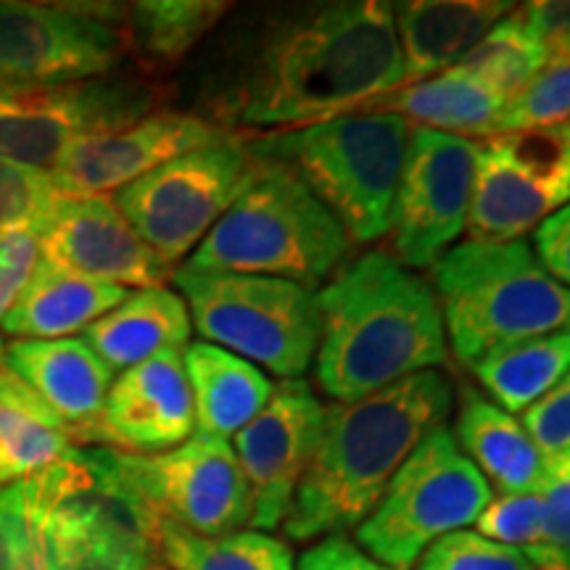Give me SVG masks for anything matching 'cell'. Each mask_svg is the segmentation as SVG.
Returning <instances> with one entry per match:
<instances>
[{
    "label": "cell",
    "mask_w": 570,
    "mask_h": 570,
    "mask_svg": "<svg viewBox=\"0 0 570 570\" xmlns=\"http://www.w3.org/2000/svg\"><path fill=\"white\" fill-rule=\"evenodd\" d=\"M399 85L391 3H273L227 30L206 77L204 109L209 122L254 138L344 117Z\"/></svg>",
    "instance_id": "1"
},
{
    "label": "cell",
    "mask_w": 570,
    "mask_h": 570,
    "mask_svg": "<svg viewBox=\"0 0 570 570\" xmlns=\"http://www.w3.org/2000/svg\"><path fill=\"white\" fill-rule=\"evenodd\" d=\"M315 298V381L336 404L360 402L449 362L436 294L386 252H367L338 267Z\"/></svg>",
    "instance_id": "2"
},
{
    "label": "cell",
    "mask_w": 570,
    "mask_h": 570,
    "mask_svg": "<svg viewBox=\"0 0 570 570\" xmlns=\"http://www.w3.org/2000/svg\"><path fill=\"white\" fill-rule=\"evenodd\" d=\"M454 389L423 370L352 404L325 407L323 431L283 529L294 541L336 537L365 520L428 433L446 425Z\"/></svg>",
    "instance_id": "3"
},
{
    "label": "cell",
    "mask_w": 570,
    "mask_h": 570,
    "mask_svg": "<svg viewBox=\"0 0 570 570\" xmlns=\"http://www.w3.org/2000/svg\"><path fill=\"white\" fill-rule=\"evenodd\" d=\"M412 125L396 114H344L288 132L254 135L248 154L291 173L354 244L389 233Z\"/></svg>",
    "instance_id": "4"
},
{
    "label": "cell",
    "mask_w": 570,
    "mask_h": 570,
    "mask_svg": "<svg viewBox=\"0 0 570 570\" xmlns=\"http://www.w3.org/2000/svg\"><path fill=\"white\" fill-rule=\"evenodd\" d=\"M348 248L352 240L338 219L294 175L254 159L246 190L183 267L277 277L315 294L336 275Z\"/></svg>",
    "instance_id": "5"
},
{
    "label": "cell",
    "mask_w": 570,
    "mask_h": 570,
    "mask_svg": "<svg viewBox=\"0 0 570 570\" xmlns=\"http://www.w3.org/2000/svg\"><path fill=\"white\" fill-rule=\"evenodd\" d=\"M431 277L449 344L465 367L497 348L570 331V288L539 265L525 238L452 246Z\"/></svg>",
    "instance_id": "6"
},
{
    "label": "cell",
    "mask_w": 570,
    "mask_h": 570,
    "mask_svg": "<svg viewBox=\"0 0 570 570\" xmlns=\"http://www.w3.org/2000/svg\"><path fill=\"white\" fill-rule=\"evenodd\" d=\"M35 479L48 570H169L161 520L125 479L114 449L75 446Z\"/></svg>",
    "instance_id": "7"
},
{
    "label": "cell",
    "mask_w": 570,
    "mask_h": 570,
    "mask_svg": "<svg viewBox=\"0 0 570 570\" xmlns=\"http://www.w3.org/2000/svg\"><path fill=\"white\" fill-rule=\"evenodd\" d=\"M177 294L194 331L283 381H296L317 354V298L302 285L259 275L190 273L177 267Z\"/></svg>",
    "instance_id": "8"
},
{
    "label": "cell",
    "mask_w": 570,
    "mask_h": 570,
    "mask_svg": "<svg viewBox=\"0 0 570 570\" xmlns=\"http://www.w3.org/2000/svg\"><path fill=\"white\" fill-rule=\"evenodd\" d=\"M489 502V481L441 425L402 462L373 512L356 525V541L389 570H410L433 541L475 523Z\"/></svg>",
    "instance_id": "9"
},
{
    "label": "cell",
    "mask_w": 570,
    "mask_h": 570,
    "mask_svg": "<svg viewBox=\"0 0 570 570\" xmlns=\"http://www.w3.org/2000/svg\"><path fill=\"white\" fill-rule=\"evenodd\" d=\"M254 175L246 135L161 164L114 194V204L142 244L175 269L209 235Z\"/></svg>",
    "instance_id": "10"
},
{
    "label": "cell",
    "mask_w": 570,
    "mask_h": 570,
    "mask_svg": "<svg viewBox=\"0 0 570 570\" xmlns=\"http://www.w3.org/2000/svg\"><path fill=\"white\" fill-rule=\"evenodd\" d=\"M161 101V85L119 71L82 82L0 90V156L51 169L77 140L125 130L159 111Z\"/></svg>",
    "instance_id": "11"
},
{
    "label": "cell",
    "mask_w": 570,
    "mask_h": 570,
    "mask_svg": "<svg viewBox=\"0 0 570 570\" xmlns=\"http://www.w3.org/2000/svg\"><path fill=\"white\" fill-rule=\"evenodd\" d=\"M570 204V125L479 140L465 233L508 244Z\"/></svg>",
    "instance_id": "12"
},
{
    "label": "cell",
    "mask_w": 570,
    "mask_h": 570,
    "mask_svg": "<svg viewBox=\"0 0 570 570\" xmlns=\"http://www.w3.org/2000/svg\"><path fill=\"white\" fill-rule=\"evenodd\" d=\"M127 11L0 0V90L117 75L130 59Z\"/></svg>",
    "instance_id": "13"
},
{
    "label": "cell",
    "mask_w": 570,
    "mask_h": 570,
    "mask_svg": "<svg viewBox=\"0 0 570 570\" xmlns=\"http://www.w3.org/2000/svg\"><path fill=\"white\" fill-rule=\"evenodd\" d=\"M479 140L412 125L391 209V256L407 269H431L465 233Z\"/></svg>",
    "instance_id": "14"
},
{
    "label": "cell",
    "mask_w": 570,
    "mask_h": 570,
    "mask_svg": "<svg viewBox=\"0 0 570 570\" xmlns=\"http://www.w3.org/2000/svg\"><path fill=\"white\" fill-rule=\"evenodd\" d=\"M117 454L132 489L177 529L225 537L252 520V494L230 441L194 433L161 454Z\"/></svg>",
    "instance_id": "15"
},
{
    "label": "cell",
    "mask_w": 570,
    "mask_h": 570,
    "mask_svg": "<svg viewBox=\"0 0 570 570\" xmlns=\"http://www.w3.org/2000/svg\"><path fill=\"white\" fill-rule=\"evenodd\" d=\"M325 404L302 377L277 383L267 407L233 436V452L252 494L254 531H273L285 523L302 483L320 431Z\"/></svg>",
    "instance_id": "16"
},
{
    "label": "cell",
    "mask_w": 570,
    "mask_h": 570,
    "mask_svg": "<svg viewBox=\"0 0 570 570\" xmlns=\"http://www.w3.org/2000/svg\"><path fill=\"white\" fill-rule=\"evenodd\" d=\"M202 114L154 111L125 130L92 135L63 151L48 175L61 196H114L177 156L230 138Z\"/></svg>",
    "instance_id": "17"
},
{
    "label": "cell",
    "mask_w": 570,
    "mask_h": 570,
    "mask_svg": "<svg viewBox=\"0 0 570 570\" xmlns=\"http://www.w3.org/2000/svg\"><path fill=\"white\" fill-rule=\"evenodd\" d=\"M56 265L122 288H159L175 269L161 262L114 204V196H61L40 233Z\"/></svg>",
    "instance_id": "18"
},
{
    "label": "cell",
    "mask_w": 570,
    "mask_h": 570,
    "mask_svg": "<svg viewBox=\"0 0 570 570\" xmlns=\"http://www.w3.org/2000/svg\"><path fill=\"white\" fill-rule=\"evenodd\" d=\"M196 433V412L183 352H167L114 377L90 446L161 454Z\"/></svg>",
    "instance_id": "19"
},
{
    "label": "cell",
    "mask_w": 570,
    "mask_h": 570,
    "mask_svg": "<svg viewBox=\"0 0 570 570\" xmlns=\"http://www.w3.org/2000/svg\"><path fill=\"white\" fill-rule=\"evenodd\" d=\"M0 365L53 410L75 444L90 446L114 373L82 338L9 341L0 348Z\"/></svg>",
    "instance_id": "20"
},
{
    "label": "cell",
    "mask_w": 570,
    "mask_h": 570,
    "mask_svg": "<svg viewBox=\"0 0 570 570\" xmlns=\"http://www.w3.org/2000/svg\"><path fill=\"white\" fill-rule=\"evenodd\" d=\"M391 9L402 51L399 88H404L458 67L515 6L508 0H410Z\"/></svg>",
    "instance_id": "21"
},
{
    "label": "cell",
    "mask_w": 570,
    "mask_h": 570,
    "mask_svg": "<svg viewBox=\"0 0 570 570\" xmlns=\"http://www.w3.org/2000/svg\"><path fill=\"white\" fill-rule=\"evenodd\" d=\"M130 288L71 273L40 254L30 281L6 312L0 331L11 341L71 338L111 312Z\"/></svg>",
    "instance_id": "22"
},
{
    "label": "cell",
    "mask_w": 570,
    "mask_h": 570,
    "mask_svg": "<svg viewBox=\"0 0 570 570\" xmlns=\"http://www.w3.org/2000/svg\"><path fill=\"white\" fill-rule=\"evenodd\" d=\"M190 333L188 304L177 291L159 285L130 291L125 302L82 331V341L111 373H125L159 354L183 352L190 344Z\"/></svg>",
    "instance_id": "23"
},
{
    "label": "cell",
    "mask_w": 570,
    "mask_h": 570,
    "mask_svg": "<svg viewBox=\"0 0 570 570\" xmlns=\"http://www.w3.org/2000/svg\"><path fill=\"white\" fill-rule=\"evenodd\" d=\"M196 412V436L230 439L267 407L275 383L252 362L206 341L183 348Z\"/></svg>",
    "instance_id": "24"
},
{
    "label": "cell",
    "mask_w": 570,
    "mask_h": 570,
    "mask_svg": "<svg viewBox=\"0 0 570 570\" xmlns=\"http://www.w3.org/2000/svg\"><path fill=\"white\" fill-rule=\"evenodd\" d=\"M502 109L504 101L494 90L465 69L452 67L428 80L381 92L356 106L352 114H396L415 127L487 140L494 132Z\"/></svg>",
    "instance_id": "25"
},
{
    "label": "cell",
    "mask_w": 570,
    "mask_h": 570,
    "mask_svg": "<svg viewBox=\"0 0 570 570\" xmlns=\"http://www.w3.org/2000/svg\"><path fill=\"white\" fill-rule=\"evenodd\" d=\"M454 439L462 454L502 494L539 491L544 481L547 458L533 444L520 420L497 407L479 391L462 389Z\"/></svg>",
    "instance_id": "26"
},
{
    "label": "cell",
    "mask_w": 570,
    "mask_h": 570,
    "mask_svg": "<svg viewBox=\"0 0 570 570\" xmlns=\"http://www.w3.org/2000/svg\"><path fill=\"white\" fill-rule=\"evenodd\" d=\"M75 446L53 410L0 365V487L42 473Z\"/></svg>",
    "instance_id": "27"
},
{
    "label": "cell",
    "mask_w": 570,
    "mask_h": 570,
    "mask_svg": "<svg viewBox=\"0 0 570 570\" xmlns=\"http://www.w3.org/2000/svg\"><path fill=\"white\" fill-rule=\"evenodd\" d=\"M233 11L223 0H140L127 9L125 35L130 59L138 61L142 77L180 63L214 27Z\"/></svg>",
    "instance_id": "28"
},
{
    "label": "cell",
    "mask_w": 570,
    "mask_h": 570,
    "mask_svg": "<svg viewBox=\"0 0 570 570\" xmlns=\"http://www.w3.org/2000/svg\"><path fill=\"white\" fill-rule=\"evenodd\" d=\"M470 370L497 407L525 412L570 373V331L497 348Z\"/></svg>",
    "instance_id": "29"
},
{
    "label": "cell",
    "mask_w": 570,
    "mask_h": 570,
    "mask_svg": "<svg viewBox=\"0 0 570 570\" xmlns=\"http://www.w3.org/2000/svg\"><path fill=\"white\" fill-rule=\"evenodd\" d=\"M159 541L169 570H294L288 544L265 531L198 537L161 520Z\"/></svg>",
    "instance_id": "30"
},
{
    "label": "cell",
    "mask_w": 570,
    "mask_h": 570,
    "mask_svg": "<svg viewBox=\"0 0 570 570\" xmlns=\"http://www.w3.org/2000/svg\"><path fill=\"white\" fill-rule=\"evenodd\" d=\"M554 51L541 42L515 11L499 19L458 67L494 90L504 104L529 85Z\"/></svg>",
    "instance_id": "31"
},
{
    "label": "cell",
    "mask_w": 570,
    "mask_h": 570,
    "mask_svg": "<svg viewBox=\"0 0 570 570\" xmlns=\"http://www.w3.org/2000/svg\"><path fill=\"white\" fill-rule=\"evenodd\" d=\"M562 125H570V53L554 51L539 75L504 104L491 138Z\"/></svg>",
    "instance_id": "32"
},
{
    "label": "cell",
    "mask_w": 570,
    "mask_h": 570,
    "mask_svg": "<svg viewBox=\"0 0 570 570\" xmlns=\"http://www.w3.org/2000/svg\"><path fill=\"white\" fill-rule=\"evenodd\" d=\"M0 570H48L35 475L0 487Z\"/></svg>",
    "instance_id": "33"
},
{
    "label": "cell",
    "mask_w": 570,
    "mask_h": 570,
    "mask_svg": "<svg viewBox=\"0 0 570 570\" xmlns=\"http://www.w3.org/2000/svg\"><path fill=\"white\" fill-rule=\"evenodd\" d=\"M59 198L48 169L0 156V233L27 230L40 238Z\"/></svg>",
    "instance_id": "34"
},
{
    "label": "cell",
    "mask_w": 570,
    "mask_h": 570,
    "mask_svg": "<svg viewBox=\"0 0 570 570\" xmlns=\"http://www.w3.org/2000/svg\"><path fill=\"white\" fill-rule=\"evenodd\" d=\"M415 570H537L529 554L481 537L479 531H452L420 554Z\"/></svg>",
    "instance_id": "35"
},
{
    "label": "cell",
    "mask_w": 570,
    "mask_h": 570,
    "mask_svg": "<svg viewBox=\"0 0 570 570\" xmlns=\"http://www.w3.org/2000/svg\"><path fill=\"white\" fill-rule=\"evenodd\" d=\"M481 537L499 544L512 547V550L529 552L533 547L544 544L547 537V510L544 499L539 491H525V494H502L491 499L489 508L481 512L479 520Z\"/></svg>",
    "instance_id": "36"
},
{
    "label": "cell",
    "mask_w": 570,
    "mask_h": 570,
    "mask_svg": "<svg viewBox=\"0 0 570 570\" xmlns=\"http://www.w3.org/2000/svg\"><path fill=\"white\" fill-rule=\"evenodd\" d=\"M520 425L525 428L533 444L544 458H554L570 449V373L539 402L520 412Z\"/></svg>",
    "instance_id": "37"
},
{
    "label": "cell",
    "mask_w": 570,
    "mask_h": 570,
    "mask_svg": "<svg viewBox=\"0 0 570 570\" xmlns=\"http://www.w3.org/2000/svg\"><path fill=\"white\" fill-rule=\"evenodd\" d=\"M539 494L547 510L544 547L570 566V449L547 458Z\"/></svg>",
    "instance_id": "38"
},
{
    "label": "cell",
    "mask_w": 570,
    "mask_h": 570,
    "mask_svg": "<svg viewBox=\"0 0 570 570\" xmlns=\"http://www.w3.org/2000/svg\"><path fill=\"white\" fill-rule=\"evenodd\" d=\"M40 262V238L27 230L0 233V323L17 302L35 265ZM3 348V341H0Z\"/></svg>",
    "instance_id": "39"
},
{
    "label": "cell",
    "mask_w": 570,
    "mask_h": 570,
    "mask_svg": "<svg viewBox=\"0 0 570 570\" xmlns=\"http://www.w3.org/2000/svg\"><path fill=\"white\" fill-rule=\"evenodd\" d=\"M533 254L539 265L560 285L570 288V204L562 206L533 230Z\"/></svg>",
    "instance_id": "40"
},
{
    "label": "cell",
    "mask_w": 570,
    "mask_h": 570,
    "mask_svg": "<svg viewBox=\"0 0 570 570\" xmlns=\"http://www.w3.org/2000/svg\"><path fill=\"white\" fill-rule=\"evenodd\" d=\"M296 570H389L386 566L370 558L360 544L336 533L320 544L309 547L298 560Z\"/></svg>",
    "instance_id": "41"
},
{
    "label": "cell",
    "mask_w": 570,
    "mask_h": 570,
    "mask_svg": "<svg viewBox=\"0 0 570 570\" xmlns=\"http://www.w3.org/2000/svg\"><path fill=\"white\" fill-rule=\"evenodd\" d=\"M515 13L552 51L570 40V0H533V3L520 6Z\"/></svg>",
    "instance_id": "42"
},
{
    "label": "cell",
    "mask_w": 570,
    "mask_h": 570,
    "mask_svg": "<svg viewBox=\"0 0 570 570\" xmlns=\"http://www.w3.org/2000/svg\"><path fill=\"white\" fill-rule=\"evenodd\" d=\"M554 51H566V53H570V40H566V42H562V46H558V48H554Z\"/></svg>",
    "instance_id": "43"
}]
</instances>
